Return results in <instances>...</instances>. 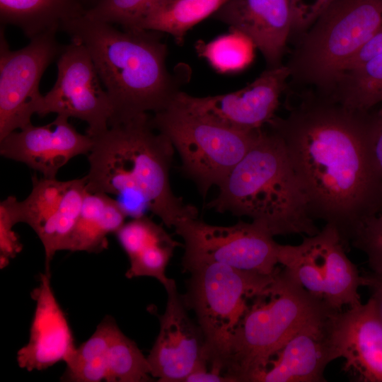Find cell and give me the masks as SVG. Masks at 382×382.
Listing matches in <instances>:
<instances>
[{"label":"cell","mask_w":382,"mask_h":382,"mask_svg":"<svg viewBox=\"0 0 382 382\" xmlns=\"http://www.w3.org/2000/svg\"><path fill=\"white\" fill-rule=\"evenodd\" d=\"M269 129L282 140L314 219L349 244L357 227L382 211V173L371 146L370 112L320 93L308 94Z\"/></svg>","instance_id":"1"},{"label":"cell","mask_w":382,"mask_h":382,"mask_svg":"<svg viewBox=\"0 0 382 382\" xmlns=\"http://www.w3.org/2000/svg\"><path fill=\"white\" fill-rule=\"evenodd\" d=\"M92 138L85 175L88 192L134 202L168 227L197 218V208L171 189L170 169L175 150L170 139L154 128L149 114L109 126Z\"/></svg>","instance_id":"2"},{"label":"cell","mask_w":382,"mask_h":382,"mask_svg":"<svg viewBox=\"0 0 382 382\" xmlns=\"http://www.w3.org/2000/svg\"><path fill=\"white\" fill-rule=\"evenodd\" d=\"M61 31L87 49L110 102L109 126L159 112L180 91L167 68L168 48L161 33L121 30L85 15L67 22Z\"/></svg>","instance_id":"3"},{"label":"cell","mask_w":382,"mask_h":382,"mask_svg":"<svg viewBox=\"0 0 382 382\" xmlns=\"http://www.w3.org/2000/svg\"><path fill=\"white\" fill-rule=\"evenodd\" d=\"M207 207L248 216L274 236L320 231L280 138L262 129L252 148L218 187Z\"/></svg>","instance_id":"4"},{"label":"cell","mask_w":382,"mask_h":382,"mask_svg":"<svg viewBox=\"0 0 382 382\" xmlns=\"http://www.w3.org/2000/svg\"><path fill=\"white\" fill-rule=\"evenodd\" d=\"M335 311L279 267L272 282L249 301L221 359V373L231 382H254L294 335Z\"/></svg>","instance_id":"5"},{"label":"cell","mask_w":382,"mask_h":382,"mask_svg":"<svg viewBox=\"0 0 382 382\" xmlns=\"http://www.w3.org/2000/svg\"><path fill=\"white\" fill-rule=\"evenodd\" d=\"M381 28L382 0H334L299 36L286 64L290 78L325 93Z\"/></svg>","instance_id":"6"},{"label":"cell","mask_w":382,"mask_h":382,"mask_svg":"<svg viewBox=\"0 0 382 382\" xmlns=\"http://www.w3.org/2000/svg\"><path fill=\"white\" fill-rule=\"evenodd\" d=\"M155 129L171 141L181 170L205 197L219 187L259 139L262 128L241 131L215 123L175 101L150 116Z\"/></svg>","instance_id":"7"},{"label":"cell","mask_w":382,"mask_h":382,"mask_svg":"<svg viewBox=\"0 0 382 382\" xmlns=\"http://www.w3.org/2000/svg\"><path fill=\"white\" fill-rule=\"evenodd\" d=\"M278 268L265 275L212 262L188 270L187 292L182 297L203 333L208 367L221 372V359L249 301L272 282Z\"/></svg>","instance_id":"8"},{"label":"cell","mask_w":382,"mask_h":382,"mask_svg":"<svg viewBox=\"0 0 382 382\" xmlns=\"http://www.w3.org/2000/svg\"><path fill=\"white\" fill-rule=\"evenodd\" d=\"M337 229L328 224L299 245L279 244L278 262L311 294L335 311L361 303L364 277L346 254Z\"/></svg>","instance_id":"9"},{"label":"cell","mask_w":382,"mask_h":382,"mask_svg":"<svg viewBox=\"0 0 382 382\" xmlns=\"http://www.w3.org/2000/svg\"><path fill=\"white\" fill-rule=\"evenodd\" d=\"M174 228L184 241L182 265L187 271L212 262L265 275L278 267L279 244L260 223L239 221L223 226L194 218L178 222Z\"/></svg>","instance_id":"10"},{"label":"cell","mask_w":382,"mask_h":382,"mask_svg":"<svg viewBox=\"0 0 382 382\" xmlns=\"http://www.w3.org/2000/svg\"><path fill=\"white\" fill-rule=\"evenodd\" d=\"M1 25L0 140L31 124L42 95L39 84L49 65L57 59L64 45L57 32L40 34L25 47L11 50Z\"/></svg>","instance_id":"11"},{"label":"cell","mask_w":382,"mask_h":382,"mask_svg":"<svg viewBox=\"0 0 382 382\" xmlns=\"http://www.w3.org/2000/svg\"><path fill=\"white\" fill-rule=\"evenodd\" d=\"M57 78L42 97L36 114L74 117L88 125L86 134L96 137L109 127L112 108L92 59L85 46L71 40L57 58Z\"/></svg>","instance_id":"12"},{"label":"cell","mask_w":382,"mask_h":382,"mask_svg":"<svg viewBox=\"0 0 382 382\" xmlns=\"http://www.w3.org/2000/svg\"><path fill=\"white\" fill-rule=\"evenodd\" d=\"M289 78L290 70L282 64L267 68L250 83L233 92L196 97L180 91L173 100L215 123L236 130H255L275 116Z\"/></svg>","instance_id":"13"},{"label":"cell","mask_w":382,"mask_h":382,"mask_svg":"<svg viewBox=\"0 0 382 382\" xmlns=\"http://www.w3.org/2000/svg\"><path fill=\"white\" fill-rule=\"evenodd\" d=\"M166 310L159 316L160 330L146 357L153 378L160 382H185L193 372L208 368L205 340L189 317L174 279L164 286Z\"/></svg>","instance_id":"14"},{"label":"cell","mask_w":382,"mask_h":382,"mask_svg":"<svg viewBox=\"0 0 382 382\" xmlns=\"http://www.w3.org/2000/svg\"><path fill=\"white\" fill-rule=\"evenodd\" d=\"M93 144L88 134H82L69 122L57 115L50 123L34 126L32 123L13 131L0 140L1 156L21 162L54 178L59 170L74 157L88 154Z\"/></svg>","instance_id":"15"},{"label":"cell","mask_w":382,"mask_h":382,"mask_svg":"<svg viewBox=\"0 0 382 382\" xmlns=\"http://www.w3.org/2000/svg\"><path fill=\"white\" fill-rule=\"evenodd\" d=\"M335 359L356 381L382 382V319L374 301L335 311L330 320Z\"/></svg>","instance_id":"16"},{"label":"cell","mask_w":382,"mask_h":382,"mask_svg":"<svg viewBox=\"0 0 382 382\" xmlns=\"http://www.w3.org/2000/svg\"><path fill=\"white\" fill-rule=\"evenodd\" d=\"M213 17L248 37L267 68L282 65L292 30L290 0H228Z\"/></svg>","instance_id":"17"},{"label":"cell","mask_w":382,"mask_h":382,"mask_svg":"<svg viewBox=\"0 0 382 382\" xmlns=\"http://www.w3.org/2000/svg\"><path fill=\"white\" fill-rule=\"evenodd\" d=\"M35 309L28 343L17 352V362L28 371L46 369L73 354L71 329L50 284V273L40 274L39 286L31 293Z\"/></svg>","instance_id":"18"},{"label":"cell","mask_w":382,"mask_h":382,"mask_svg":"<svg viewBox=\"0 0 382 382\" xmlns=\"http://www.w3.org/2000/svg\"><path fill=\"white\" fill-rule=\"evenodd\" d=\"M332 313L294 335L254 382L326 381L325 369L336 359L330 336Z\"/></svg>","instance_id":"19"},{"label":"cell","mask_w":382,"mask_h":382,"mask_svg":"<svg viewBox=\"0 0 382 382\" xmlns=\"http://www.w3.org/2000/svg\"><path fill=\"white\" fill-rule=\"evenodd\" d=\"M115 234L129 260L127 278L154 277L163 286L170 282L166 270L175 248L181 244L161 225L142 215L125 223Z\"/></svg>","instance_id":"20"},{"label":"cell","mask_w":382,"mask_h":382,"mask_svg":"<svg viewBox=\"0 0 382 382\" xmlns=\"http://www.w3.org/2000/svg\"><path fill=\"white\" fill-rule=\"evenodd\" d=\"M127 212L119 200L104 192H86L75 226L63 250L99 253L108 247V236L125 223Z\"/></svg>","instance_id":"21"},{"label":"cell","mask_w":382,"mask_h":382,"mask_svg":"<svg viewBox=\"0 0 382 382\" xmlns=\"http://www.w3.org/2000/svg\"><path fill=\"white\" fill-rule=\"evenodd\" d=\"M86 0H0L1 25L21 29L30 40L45 33L61 31L67 22L86 14Z\"/></svg>","instance_id":"22"},{"label":"cell","mask_w":382,"mask_h":382,"mask_svg":"<svg viewBox=\"0 0 382 382\" xmlns=\"http://www.w3.org/2000/svg\"><path fill=\"white\" fill-rule=\"evenodd\" d=\"M228 0H165L150 9L135 29L166 33L182 45L188 30Z\"/></svg>","instance_id":"23"},{"label":"cell","mask_w":382,"mask_h":382,"mask_svg":"<svg viewBox=\"0 0 382 382\" xmlns=\"http://www.w3.org/2000/svg\"><path fill=\"white\" fill-rule=\"evenodd\" d=\"M324 94L354 110L369 111L382 105V53L344 71Z\"/></svg>","instance_id":"24"},{"label":"cell","mask_w":382,"mask_h":382,"mask_svg":"<svg viewBox=\"0 0 382 382\" xmlns=\"http://www.w3.org/2000/svg\"><path fill=\"white\" fill-rule=\"evenodd\" d=\"M117 326L113 318L106 316L93 334L76 347L65 362L66 368L62 380L71 382H108V349Z\"/></svg>","instance_id":"25"},{"label":"cell","mask_w":382,"mask_h":382,"mask_svg":"<svg viewBox=\"0 0 382 382\" xmlns=\"http://www.w3.org/2000/svg\"><path fill=\"white\" fill-rule=\"evenodd\" d=\"M86 185V176L74 179L57 212L37 233L44 247L47 273H50V263L55 253L63 250L75 226L87 192Z\"/></svg>","instance_id":"26"},{"label":"cell","mask_w":382,"mask_h":382,"mask_svg":"<svg viewBox=\"0 0 382 382\" xmlns=\"http://www.w3.org/2000/svg\"><path fill=\"white\" fill-rule=\"evenodd\" d=\"M205 42L199 40L195 50L197 54L221 73L241 71L253 59L255 47L245 35L234 30Z\"/></svg>","instance_id":"27"},{"label":"cell","mask_w":382,"mask_h":382,"mask_svg":"<svg viewBox=\"0 0 382 382\" xmlns=\"http://www.w3.org/2000/svg\"><path fill=\"white\" fill-rule=\"evenodd\" d=\"M73 180L61 181L42 177L32 178V190L19 202L21 222L29 225L36 234L57 212Z\"/></svg>","instance_id":"28"},{"label":"cell","mask_w":382,"mask_h":382,"mask_svg":"<svg viewBox=\"0 0 382 382\" xmlns=\"http://www.w3.org/2000/svg\"><path fill=\"white\" fill-rule=\"evenodd\" d=\"M108 382L152 381L151 369L137 344L117 326L112 336L108 354Z\"/></svg>","instance_id":"29"},{"label":"cell","mask_w":382,"mask_h":382,"mask_svg":"<svg viewBox=\"0 0 382 382\" xmlns=\"http://www.w3.org/2000/svg\"><path fill=\"white\" fill-rule=\"evenodd\" d=\"M165 0H98L86 13L91 19L135 29L139 21L153 7Z\"/></svg>","instance_id":"30"},{"label":"cell","mask_w":382,"mask_h":382,"mask_svg":"<svg viewBox=\"0 0 382 382\" xmlns=\"http://www.w3.org/2000/svg\"><path fill=\"white\" fill-rule=\"evenodd\" d=\"M349 243L366 255L372 272L382 274V211L365 219Z\"/></svg>","instance_id":"31"},{"label":"cell","mask_w":382,"mask_h":382,"mask_svg":"<svg viewBox=\"0 0 382 382\" xmlns=\"http://www.w3.org/2000/svg\"><path fill=\"white\" fill-rule=\"evenodd\" d=\"M21 222L19 201L8 196L0 202V267L4 268L22 250V244L13 231Z\"/></svg>","instance_id":"32"},{"label":"cell","mask_w":382,"mask_h":382,"mask_svg":"<svg viewBox=\"0 0 382 382\" xmlns=\"http://www.w3.org/2000/svg\"><path fill=\"white\" fill-rule=\"evenodd\" d=\"M334 0H290L292 13L291 35L301 36Z\"/></svg>","instance_id":"33"},{"label":"cell","mask_w":382,"mask_h":382,"mask_svg":"<svg viewBox=\"0 0 382 382\" xmlns=\"http://www.w3.org/2000/svg\"><path fill=\"white\" fill-rule=\"evenodd\" d=\"M370 138L376 165L382 173V105L371 110Z\"/></svg>","instance_id":"34"},{"label":"cell","mask_w":382,"mask_h":382,"mask_svg":"<svg viewBox=\"0 0 382 382\" xmlns=\"http://www.w3.org/2000/svg\"><path fill=\"white\" fill-rule=\"evenodd\" d=\"M382 53V28L348 62L342 70L352 69Z\"/></svg>","instance_id":"35"},{"label":"cell","mask_w":382,"mask_h":382,"mask_svg":"<svg viewBox=\"0 0 382 382\" xmlns=\"http://www.w3.org/2000/svg\"><path fill=\"white\" fill-rule=\"evenodd\" d=\"M364 286L369 289L370 298L374 301L376 309L382 319V274L372 272L364 275Z\"/></svg>","instance_id":"36"},{"label":"cell","mask_w":382,"mask_h":382,"mask_svg":"<svg viewBox=\"0 0 382 382\" xmlns=\"http://www.w3.org/2000/svg\"><path fill=\"white\" fill-rule=\"evenodd\" d=\"M185 382H231V381L222 374L207 368L193 372Z\"/></svg>","instance_id":"37"},{"label":"cell","mask_w":382,"mask_h":382,"mask_svg":"<svg viewBox=\"0 0 382 382\" xmlns=\"http://www.w3.org/2000/svg\"><path fill=\"white\" fill-rule=\"evenodd\" d=\"M98 1V0H86L88 6V9L92 7Z\"/></svg>","instance_id":"38"}]
</instances>
